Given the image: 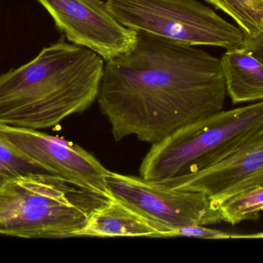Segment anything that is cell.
<instances>
[{
  "label": "cell",
  "mask_w": 263,
  "mask_h": 263,
  "mask_svg": "<svg viewBox=\"0 0 263 263\" xmlns=\"http://www.w3.org/2000/svg\"><path fill=\"white\" fill-rule=\"evenodd\" d=\"M227 96L220 59L137 32L130 50L106 61L97 101L115 141L153 145L222 111Z\"/></svg>",
  "instance_id": "6da1fadb"
},
{
  "label": "cell",
  "mask_w": 263,
  "mask_h": 263,
  "mask_svg": "<svg viewBox=\"0 0 263 263\" xmlns=\"http://www.w3.org/2000/svg\"><path fill=\"white\" fill-rule=\"evenodd\" d=\"M101 56L60 40L29 63L0 75V125L46 129L97 100L105 67Z\"/></svg>",
  "instance_id": "7a4b0ae2"
},
{
  "label": "cell",
  "mask_w": 263,
  "mask_h": 263,
  "mask_svg": "<svg viewBox=\"0 0 263 263\" xmlns=\"http://www.w3.org/2000/svg\"><path fill=\"white\" fill-rule=\"evenodd\" d=\"M111 199L55 176L16 178L0 188V234L25 239L77 237L91 213Z\"/></svg>",
  "instance_id": "3957f363"
},
{
  "label": "cell",
  "mask_w": 263,
  "mask_h": 263,
  "mask_svg": "<svg viewBox=\"0 0 263 263\" xmlns=\"http://www.w3.org/2000/svg\"><path fill=\"white\" fill-rule=\"evenodd\" d=\"M263 135V100L219 111L152 145L139 176L159 182L198 172Z\"/></svg>",
  "instance_id": "277c9868"
},
{
  "label": "cell",
  "mask_w": 263,
  "mask_h": 263,
  "mask_svg": "<svg viewBox=\"0 0 263 263\" xmlns=\"http://www.w3.org/2000/svg\"><path fill=\"white\" fill-rule=\"evenodd\" d=\"M121 24L188 46L239 49L245 32L198 0H107Z\"/></svg>",
  "instance_id": "5b68a950"
},
{
  "label": "cell",
  "mask_w": 263,
  "mask_h": 263,
  "mask_svg": "<svg viewBox=\"0 0 263 263\" xmlns=\"http://www.w3.org/2000/svg\"><path fill=\"white\" fill-rule=\"evenodd\" d=\"M106 188L112 199L127 205L155 225L161 234L192 225L222 222L220 213L206 195L170 188L141 177L109 171Z\"/></svg>",
  "instance_id": "8992f818"
},
{
  "label": "cell",
  "mask_w": 263,
  "mask_h": 263,
  "mask_svg": "<svg viewBox=\"0 0 263 263\" xmlns=\"http://www.w3.org/2000/svg\"><path fill=\"white\" fill-rule=\"evenodd\" d=\"M0 142L53 176L86 191L112 199L106 188V169L86 150L39 130L0 125Z\"/></svg>",
  "instance_id": "52a82bcc"
},
{
  "label": "cell",
  "mask_w": 263,
  "mask_h": 263,
  "mask_svg": "<svg viewBox=\"0 0 263 263\" xmlns=\"http://www.w3.org/2000/svg\"><path fill=\"white\" fill-rule=\"evenodd\" d=\"M69 42L101 56L105 61L130 50L137 32L118 22L102 0H36Z\"/></svg>",
  "instance_id": "ba28073f"
},
{
  "label": "cell",
  "mask_w": 263,
  "mask_h": 263,
  "mask_svg": "<svg viewBox=\"0 0 263 263\" xmlns=\"http://www.w3.org/2000/svg\"><path fill=\"white\" fill-rule=\"evenodd\" d=\"M158 183L204 193L215 206L239 193L263 185V135L205 169Z\"/></svg>",
  "instance_id": "9c48e42d"
},
{
  "label": "cell",
  "mask_w": 263,
  "mask_h": 263,
  "mask_svg": "<svg viewBox=\"0 0 263 263\" xmlns=\"http://www.w3.org/2000/svg\"><path fill=\"white\" fill-rule=\"evenodd\" d=\"M160 231L149 221L125 204L111 199L96 208L78 236L157 237Z\"/></svg>",
  "instance_id": "30bf717a"
},
{
  "label": "cell",
  "mask_w": 263,
  "mask_h": 263,
  "mask_svg": "<svg viewBox=\"0 0 263 263\" xmlns=\"http://www.w3.org/2000/svg\"><path fill=\"white\" fill-rule=\"evenodd\" d=\"M220 60L233 103L263 100V65L257 59L239 48L227 51Z\"/></svg>",
  "instance_id": "8fae6325"
},
{
  "label": "cell",
  "mask_w": 263,
  "mask_h": 263,
  "mask_svg": "<svg viewBox=\"0 0 263 263\" xmlns=\"http://www.w3.org/2000/svg\"><path fill=\"white\" fill-rule=\"evenodd\" d=\"M216 207L219 210L222 222L231 225L258 220L263 212V185L229 198Z\"/></svg>",
  "instance_id": "7c38bea8"
},
{
  "label": "cell",
  "mask_w": 263,
  "mask_h": 263,
  "mask_svg": "<svg viewBox=\"0 0 263 263\" xmlns=\"http://www.w3.org/2000/svg\"><path fill=\"white\" fill-rule=\"evenodd\" d=\"M223 11L245 32L253 37L263 30V0H205Z\"/></svg>",
  "instance_id": "4fadbf2b"
},
{
  "label": "cell",
  "mask_w": 263,
  "mask_h": 263,
  "mask_svg": "<svg viewBox=\"0 0 263 263\" xmlns=\"http://www.w3.org/2000/svg\"><path fill=\"white\" fill-rule=\"evenodd\" d=\"M31 176H55L0 142V188L12 179Z\"/></svg>",
  "instance_id": "5bb4252c"
},
{
  "label": "cell",
  "mask_w": 263,
  "mask_h": 263,
  "mask_svg": "<svg viewBox=\"0 0 263 263\" xmlns=\"http://www.w3.org/2000/svg\"><path fill=\"white\" fill-rule=\"evenodd\" d=\"M176 236L205 239H235L236 235H230L225 232L207 228L205 225H192L162 233L159 238L176 237Z\"/></svg>",
  "instance_id": "9a60e30c"
},
{
  "label": "cell",
  "mask_w": 263,
  "mask_h": 263,
  "mask_svg": "<svg viewBox=\"0 0 263 263\" xmlns=\"http://www.w3.org/2000/svg\"><path fill=\"white\" fill-rule=\"evenodd\" d=\"M240 49L251 54L263 65V30L255 37H246Z\"/></svg>",
  "instance_id": "2e32d148"
},
{
  "label": "cell",
  "mask_w": 263,
  "mask_h": 263,
  "mask_svg": "<svg viewBox=\"0 0 263 263\" xmlns=\"http://www.w3.org/2000/svg\"><path fill=\"white\" fill-rule=\"evenodd\" d=\"M263 239V233H258V234L254 235H247V236H239L236 235V239Z\"/></svg>",
  "instance_id": "e0dca14e"
}]
</instances>
